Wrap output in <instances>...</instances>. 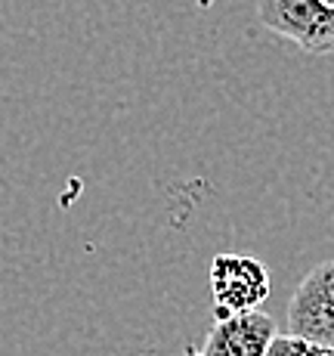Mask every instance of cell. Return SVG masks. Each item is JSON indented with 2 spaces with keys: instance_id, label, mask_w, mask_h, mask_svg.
Returning <instances> with one entry per match:
<instances>
[{
  "instance_id": "cell-1",
  "label": "cell",
  "mask_w": 334,
  "mask_h": 356,
  "mask_svg": "<svg viewBox=\"0 0 334 356\" xmlns=\"http://www.w3.org/2000/svg\"><path fill=\"white\" fill-rule=\"evenodd\" d=\"M260 25L312 56L334 53V3L328 0H257Z\"/></svg>"
},
{
  "instance_id": "cell-2",
  "label": "cell",
  "mask_w": 334,
  "mask_h": 356,
  "mask_svg": "<svg viewBox=\"0 0 334 356\" xmlns=\"http://www.w3.org/2000/svg\"><path fill=\"white\" fill-rule=\"evenodd\" d=\"M210 291L217 319L260 310V304L269 298V273L257 257L217 254L210 264Z\"/></svg>"
},
{
  "instance_id": "cell-3",
  "label": "cell",
  "mask_w": 334,
  "mask_h": 356,
  "mask_svg": "<svg viewBox=\"0 0 334 356\" xmlns=\"http://www.w3.org/2000/svg\"><path fill=\"white\" fill-rule=\"evenodd\" d=\"M288 332L334 350V260L312 266L288 304Z\"/></svg>"
},
{
  "instance_id": "cell-4",
  "label": "cell",
  "mask_w": 334,
  "mask_h": 356,
  "mask_svg": "<svg viewBox=\"0 0 334 356\" xmlns=\"http://www.w3.org/2000/svg\"><path fill=\"white\" fill-rule=\"evenodd\" d=\"M278 334L276 319L260 310L235 313V316L217 319L204 338V356H267L272 338Z\"/></svg>"
},
{
  "instance_id": "cell-5",
  "label": "cell",
  "mask_w": 334,
  "mask_h": 356,
  "mask_svg": "<svg viewBox=\"0 0 334 356\" xmlns=\"http://www.w3.org/2000/svg\"><path fill=\"white\" fill-rule=\"evenodd\" d=\"M267 356H334V350L325 344H316V341L288 332V334H276V338H272Z\"/></svg>"
},
{
  "instance_id": "cell-6",
  "label": "cell",
  "mask_w": 334,
  "mask_h": 356,
  "mask_svg": "<svg viewBox=\"0 0 334 356\" xmlns=\"http://www.w3.org/2000/svg\"><path fill=\"white\" fill-rule=\"evenodd\" d=\"M183 356H204V353H201V350H195L192 344H186V350H183Z\"/></svg>"
}]
</instances>
